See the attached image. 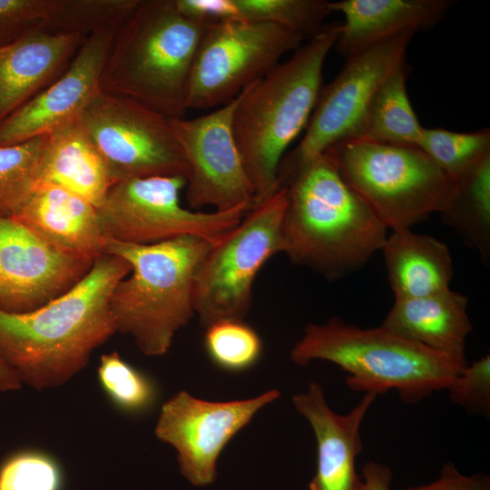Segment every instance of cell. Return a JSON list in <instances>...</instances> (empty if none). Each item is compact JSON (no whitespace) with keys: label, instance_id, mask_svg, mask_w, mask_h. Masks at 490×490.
<instances>
[{"label":"cell","instance_id":"obj_1","mask_svg":"<svg viewBox=\"0 0 490 490\" xmlns=\"http://www.w3.org/2000/svg\"><path fill=\"white\" fill-rule=\"evenodd\" d=\"M131 270L124 259L103 253L81 281L47 304L25 313L0 310V358L22 384L55 387L86 367L116 332L110 298Z\"/></svg>","mask_w":490,"mask_h":490},{"label":"cell","instance_id":"obj_2","mask_svg":"<svg viewBox=\"0 0 490 490\" xmlns=\"http://www.w3.org/2000/svg\"><path fill=\"white\" fill-rule=\"evenodd\" d=\"M286 191L283 243L289 260L328 280L362 268L381 250L387 229L325 153L279 171Z\"/></svg>","mask_w":490,"mask_h":490},{"label":"cell","instance_id":"obj_3","mask_svg":"<svg viewBox=\"0 0 490 490\" xmlns=\"http://www.w3.org/2000/svg\"><path fill=\"white\" fill-rule=\"evenodd\" d=\"M340 24H326L288 60L240 93L233 132L252 186L254 205L279 188V164L309 123L321 90L323 65L338 38Z\"/></svg>","mask_w":490,"mask_h":490},{"label":"cell","instance_id":"obj_4","mask_svg":"<svg viewBox=\"0 0 490 490\" xmlns=\"http://www.w3.org/2000/svg\"><path fill=\"white\" fill-rule=\"evenodd\" d=\"M208 24L183 15L174 0H139L116 29L100 90L169 118L184 117L192 63Z\"/></svg>","mask_w":490,"mask_h":490},{"label":"cell","instance_id":"obj_5","mask_svg":"<svg viewBox=\"0 0 490 490\" xmlns=\"http://www.w3.org/2000/svg\"><path fill=\"white\" fill-rule=\"evenodd\" d=\"M211 243L181 236L150 245L105 239L103 253L124 259L128 276L114 286L110 309L116 331L130 336L145 356H162L195 315L193 287Z\"/></svg>","mask_w":490,"mask_h":490},{"label":"cell","instance_id":"obj_6","mask_svg":"<svg viewBox=\"0 0 490 490\" xmlns=\"http://www.w3.org/2000/svg\"><path fill=\"white\" fill-rule=\"evenodd\" d=\"M290 358L299 366L334 363L349 374L351 390L377 396L395 389L408 404L446 389L466 366L382 325L361 328L337 317L307 325Z\"/></svg>","mask_w":490,"mask_h":490},{"label":"cell","instance_id":"obj_7","mask_svg":"<svg viewBox=\"0 0 490 490\" xmlns=\"http://www.w3.org/2000/svg\"><path fill=\"white\" fill-rule=\"evenodd\" d=\"M327 152L345 181L392 231L441 213L453 195L455 182L417 147L348 139Z\"/></svg>","mask_w":490,"mask_h":490},{"label":"cell","instance_id":"obj_8","mask_svg":"<svg viewBox=\"0 0 490 490\" xmlns=\"http://www.w3.org/2000/svg\"><path fill=\"white\" fill-rule=\"evenodd\" d=\"M286 207V191L279 187L253 205L219 242L211 245L193 287L194 314L201 327L222 320H244L258 273L272 256L283 252Z\"/></svg>","mask_w":490,"mask_h":490},{"label":"cell","instance_id":"obj_9","mask_svg":"<svg viewBox=\"0 0 490 490\" xmlns=\"http://www.w3.org/2000/svg\"><path fill=\"white\" fill-rule=\"evenodd\" d=\"M186 181L180 176H153L120 181L96 209L105 239L150 245L181 236L219 242L249 210L201 211L181 204Z\"/></svg>","mask_w":490,"mask_h":490},{"label":"cell","instance_id":"obj_10","mask_svg":"<svg viewBox=\"0 0 490 490\" xmlns=\"http://www.w3.org/2000/svg\"><path fill=\"white\" fill-rule=\"evenodd\" d=\"M303 37L275 24L220 21L200 41L188 83L187 110L218 108L237 98L301 46Z\"/></svg>","mask_w":490,"mask_h":490},{"label":"cell","instance_id":"obj_11","mask_svg":"<svg viewBox=\"0 0 490 490\" xmlns=\"http://www.w3.org/2000/svg\"><path fill=\"white\" fill-rule=\"evenodd\" d=\"M76 121L102 154L114 184L153 176L186 180L187 165L169 117L99 90Z\"/></svg>","mask_w":490,"mask_h":490},{"label":"cell","instance_id":"obj_12","mask_svg":"<svg viewBox=\"0 0 490 490\" xmlns=\"http://www.w3.org/2000/svg\"><path fill=\"white\" fill-rule=\"evenodd\" d=\"M413 35H397L347 58L340 73L320 90L304 136L285 154L279 172L302 165L353 137L381 83L406 60Z\"/></svg>","mask_w":490,"mask_h":490},{"label":"cell","instance_id":"obj_13","mask_svg":"<svg viewBox=\"0 0 490 490\" xmlns=\"http://www.w3.org/2000/svg\"><path fill=\"white\" fill-rule=\"evenodd\" d=\"M240 97L195 118H170L187 165L185 198L191 210L211 206L225 211L254 205L233 132Z\"/></svg>","mask_w":490,"mask_h":490},{"label":"cell","instance_id":"obj_14","mask_svg":"<svg viewBox=\"0 0 490 490\" xmlns=\"http://www.w3.org/2000/svg\"><path fill=\"white\" fill-rule=\"evenodd\" d=\"M279 396L271 389L252 398L214 402L180 391L162 406L154 433L176 450L184 478L194 486H207L217 478V462L226 445Z\"/></svg>","mask_w":490,"mask_h":490},{"label":"cell","instance_id":"obj_15","mask_svg":"<svg viewBox=\"0 0 490 490\" xmlns=\"http://www.w3.org/2000/svg\"><path fill=\"white\" fill-rule=\"evenodd\" d=\"M88 256L60 250L12 218H0V310L33 311L64 294L91 270Z\"/></svg>","mask_w":490,"mask_h":490},{"label":"cell","instance_id":"obj_16","mask_svg":"<svg viewBox=\"0 0 490 490\" xmlns=\"http://www.w3.org/2000/svg\"><path fill=\"white\" fill-rule=\"evenodd\" d=\"M117 28H102L85 37L64 72L0 123V146L47 135L76 120L100 90Z\"/></svg>","mask_w":490,"mask_h":490},{"label":"cell","instance_id":"obj_17","mask_svg":"<svg viewBox=\"0 0 490 490\" xmlns=\"http://www.w3.org/2000/svg\"><path fill=\"white\" fill-rule=\"evenodd\" d=\"M377 395L365 393L345 415L333 411L319 383L293 396L298 413L310 424L317 442V467L309 490H365L356 471V459L363 449L360 426Z\"/></svg>","mask_w":490,"mask_h":490},{"label":"cell","instance_id":"obj_18","mask_svg":"<svg viewBox=\"0 0 490 490\" xmlns=\"http://www.w3.org/2000/svg\"><path fill=\"white\" fill-rule=\"evenodd\" d=\"M86 36L34 30L0 46V123L64 72Z\"/></svg>","mask_w":490,"mask_h":490},{"label":"cell","instance_id":"obj_19","mask_svg":"<svg viewBox=\"0 0 490 490\" xmlns=\"http://www.w3.org/2000/svg\"><path fill=\"white\" fill-rule=\"evenodd\" d=\"M449 0H340L329 2L344 15L335 44L348 58L397 35L436 25L452 5Z\"/></svg>","mask_w":490,"mask_h":490},{"label":"cell","instance_id":"obj_20","mask_svg":"<svg viewBox=\"0 0 490 490\" xmlns=\"http://www.w3.org/2000/svg\"><path fill=\"white\" fill-rule=\"evenodd\" d=\"M12 219L60 250L93 259L103 253L96 208L58 186L40 183Z\"/></svg>","mask_w":490,"mask_h":490},{"label":"cell","instance_id":"obj_21","mask_svg":"<svg viewBox=\"0 0 490 490\" xmlns=\"http://www.w3.org/2000/svg\"><path fill=\"white\" fill-rule=\"evenodd\" d=\"M467 298L450 289L395 299L382 326L427 348L467 365L466 341L472 331Z\"/></svg>","mask_w":490,"mask_h":490},{"label":"cell","instance_id":"obj_22","mask_svg":"<svg viewBox=\"0 0 490 490\" xmlns=\"http://www.w3.org/2000/svg\"><path fill=\"white\" fill-rule=\"evenodd\" d=\"M40 183L63 188L96 209L114 184L102 154L76 120L46 135Z\"/></svg>","mask_w":490,"mask_h":490},{"label":"cell","instance_id":"obj_23","mask_svg":"<svg viewBox=\"0 0 490 490\" xmlns=\"http://www.w3.org/2000/svg\"><path fill=\"white\" fill-rule=\"evenodd\" d=\"M380 250L395 299L426 297L450 289L451 253L437 239L411 229L394 230Z\"/></svg>","mask_w":490,"mask_h":490},{"label":"cell","instance_id":"obj_24","mask_svg":"<svg viewBox=\"0 0 490 490\" xmlns=\"http://www.w3.org/2000/svg\"><path fill=\"white\" fill-rule=\"evenodd\" d=\"M407 72L405 60L386 77L372 97L351 139L417 147L423 127L407 95Z\"/></svg>","mask_w":490,"mask_h":490},{"label":"cell","instance_id":"obj_25","mask_svg":"<svg viewBox=\"0 0 490 490\" xmlns=\"http://www.w3.org/2000/svg\"><path fill=\"white\" fill-rule=\"evenodd\" d=\"M455 182L453 195L441 212L465 243L490 259V157Z\"/></svg>","mask_w":490,"mask_h":490},{"label":"cell","instance_id":"obj_26","mask_svg":"<svg viewBox=\"0 0 490 490\" xmlns=\"http://www.w3.org/2000/svg\"><path fill=\"white\" fill-rule=\"evenodd\" d=\"M46 135L0 146V218H12L40 184Z\"/></svg>","mask_w":490,"mask_h":490},{"label":"cell","instance_id":"obj_27","mask_svg":"<svg viewBox=\"0 0 490 490\" xmlns=\"http://www.w3.org/2000/svg\"><path fill=\"white\" fill-rule=\"evenodd\" d=\"M417 148L455 181L490 157V130L460 132L423 127Z\"/></svg>","mask_w":490,"mask_h":490},{"label":"cell","instance_id":"obj_28","mask_svg":"<svg viewBox=\"0 0 490 490\" xmlns=\"http://www.w3.org/2000/svg\"><path fill=\"white\" fill-rule=\"evenodd\" d=\"M232 20L270 23L283 26L298 34L313 37L326 24L332 12L324 0H231Z\"/></svg>","mask_w":490,"mask_h":490},{"label":"cell","instance_id":"obj_29","mask_svg":"<svg viewBox=\"0 0 490 490\" xmlns=\"http://www.w3.org/2000/svg\"><path fill=\"white\" fill-rule=\"evenodd\" d=\"M97 377L107 397L122 412L142 414L156 402L158 390L153 380L116 351L101 356Z\"/></svg>","mask_w":490,"mask_h":490},{"label":"cell","instance_id":"obj_30","mask_svg":"<svg viewBox=\"0 0 490 490\" xmlns=\"http://www.w3.org/2000/svg\"><path fill=\"white\" fill-rule=\"evenodd\" d=\"M72 0H0V46L43 30L68 33Z\"/></svg>","mask_w":490,"mask_h":490},{"label":"cell","instance_id":"obj_31","mask_svg":"<svg viewBox=\"0 0 490 490\" xmlns=\"http://www.w3.org/2000/svg\"><path fill=\"white\" fill-rule=\"evenodd\" d=\"M204 348L211 361L229 372L250 368L262 353L259 334L244 320H222L207 327Z\"/></svg>","mask_w":490,"mask_h":490},{"label":"cell","instance_id":"obj_32","mask_svg":"<svg viewBox=\"0 0 490 490\" xmlns=\"http://www.w3.org/2000/svg\"><path fill=\"white\" fill-rule=\"evenodd\" d=\"M62 485L58 462L40 450L16 453L0 466V490H61Z\"/></svg>","mask_w":490,"mask_h":490},{"label":"cell","instance_id":"obj_33","mask_svg":"<svg viewBox=\"0 0 490 490\" xmlns=\"http://www.w3.org/2000/svg\"><path fill=\"white\" fill-rule=\"evenodd\" d=\"M451 402L470 414L490 415V356L467 364L446 388Z\"/></svg>","mask_w":490,"mask_h":490},{"label":"cell","instance_id":"obj_34","mask_svg":"<svg viewBox=\"0 0 490 490\" xmlns=\"http://www.w3.org/2000/svg\"><path fill=\"white\" fill-rule=\"evenodd\" d=\"M406 490H490V477L485 473L466 475L454 463L444 465L439 477L432 483L410 486Z\"/></svg>","mask_w":490,"mask_h":490},{"label":"cell","instance_id":"obj_35","mask_svg":"<svg viewBox=\"0 0 490 490\" xmlns=\"http://www.w3.org/2000/svg\"><path fill=\"white\" fill-rule=\"evenodd\" d=\"M365 490H390L392 471L381 463L369 461L362 467Z\"/></svg>","mask_w":490,"mask_h":490},{"label":"cell","instance_id":"obj_36","mask_svg":"<svg viewBox=\"0 0 490 490\" xmlns=\"http://www.w3.org/2000/svg\"><path fill=\"white\" fill-rule=\"evenodd\" d=\"M22 383L15 373L0 358V391L20 389Z\"/></svg>","mask_w":490,"mask_h":490}]
</instances>
